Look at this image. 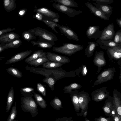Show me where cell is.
I'll use <instances>...</instances> for the list:
<instances>
[{
	"label": "cell",
	"mask_w": 121,
	"mask_h": 121,
	"mask_svg": "<svg viewBox=\"0 0 121 121\" xmlns=\"http://www.w3.org/2000/svg\"><path fill=\"white\" fill-rule=\"evenodd\" d=\"M28 31L36 37H39L40 41L54 42L58 40L57 37L54 34L44 28L36 27Z\"/></svg>",
	"instance_id": "obj_1"
},
{
	"label": "cell",
	"mask_w": 121,
	"mask_h": 121,
	"mask_svg": "<svg viewBox=\"0 0 121 121\" xmlns=\"http://www.w3.org/2000/svg\"><path fill=\"white\" fill-rule=\"evenodd\" d=\"M84 47L80 45L70 43H63L62 46H54L52 50L55 52L71 56L77 52L83 49Z\"/></svg>",
	"instance_id": "obj_2"
},
{
	"label": "cell",
	"mask_w": 121,
	"mask_h": 121,
	"mask_svg": "<svg viewBox=\"0 0 121 121\" xmlns=\"http://www.w3.org/2000/svg\"><path fill=\"white\" fill-rule=\"evenodd\" d=\"M115 70L114 68L104 69L98 76L96 79L94 83V85H97L113 79Z\"/></svg>",
	"instance_id": "obj_3"
},
{
	"label": "cell",
	"mask_w": 121,
	"mask_h": 121,
	"mask_svg": "<svg viewBox=\"0 0 121 121\" xmlns=\"http://www.w3.org/2000/svg\"><path fill=\"white\" fill-rule=\"evenodd\" d=\"M100 47L102 49L107 50V54L110 60H119L121 59V45L113 47H109L104 46H101Z\"/></svg>",
	"instance_id": "obj_4"
},
{
	"label": "cell",
	"mask_w": 121,
	"mask_h": 121,
	"mask_svg": "<svg viewBox=\"0 0 121 121\" xmlns=\"http://www.w3.org/2000/svg\"><path fill=\"white\" fill-rule=\"evenodd\" d=\"M78 96L80 108L81 109L79 115L81 116L84 112L87 111L89 103L91 99L89 94L85 91L78 92Z\"/></svg>",
	"instance_id": "obj_5"
},
{
	"label": "cell",
	"mask_w": 121,
	"mask_h": 121,
	"mask_svg": "<svg viewBox=\"0 0 121 121\" xmlns=\"http://www.w3.org/2000/svg\"><path fill=\"white\" fill-rule=\"evenodd\" d=\"M115 34L113 24V23L109 24L102 30L101 35L96 42L98 43L102 40H111L113 41Z\"/></svg>",
	"instance_id": "obj_6"
},
{
	"label": "cell",
	"mask_w": 121,
	"mask_h": 121,
	"mask_svg": "<svg viewBox=\"0 0 121 121\" xmlns=\"http://www.w3.org/2000/svg\"><path fill=\"white\" fill-rule=\"evenodd\" d=\"M52 6L59 11L71 17H73L82 13L81 10H76L70 7H68L58 3H54Z\"/></svg>",
	"instance_id": "obj_7"
},
{
	"label": "cell",
	"mask_w": 121,
	"mask_h": 121,
	"mask_svg": "<svg viewBox=\"0 0 121 121\" xmlns=\"http://www.w3.org/2000/svg\"><path fill=\"white\" fill-rule=\"evenodd\" d=\"M107 87H103L93 91L91 94L92 100L98 102L105 99L109 96L110 92L107 90Z\"/></svg>",
	"instance_id": "obj_8"
},
{
	"label": "cell",
	"mask_w": 121,
	"mask_h": 121,
	"mask_svg": "<svg viewBox=\"0 0 121 121\" xmlns=\"http://www.w3.org/2000/svg\"><path fill=\"white\" fill-rule=\"evenodd\" d=\"M105 53L101 51L96 52L93 59L94 65L98 67L97 72L99 73L102 67L106 64L107 62L104 57Z\"/></svg>",
	"instance_id": "obj_9"
},
{
	"label": "cell",
	"mask_w": 121,
	"mask_h": 121,
	"mask_svg": "<svg viewBox=\"0 0 121 121\" xmlns=\"http://www.w3.org/2000/svg\"><path fill=\"white\" fill-rule=\"evenodd\" d=\"M46 56L49 60L53 62L65 64L70 61L68 57L49 52H46Z\"/></svg>",
	"instance_id": "obj_10"
},
{
	"label": "cell",
	"mask_w": 121,
	"mask_h": 121,
	"mask_svg": "<svg viewBox=\"0 0 121 121\" xmlns=\"http://www.w3.org/2000/svg\"><path fill=\"white\" fill-rule=\"evenodd\" d=\"M57 27L61 32L69 40L72 39L78 41L79 39L77 34L67 26L58 24Z\"/></svg>",
	"instance_id": "obj_11"
},
{
	"label": "cell",
	"mask_w": 121,
	"mask_h": 121,
	"mask_svg": "<svg viewBox=\"0 0 121 121\" xmlns=\"http://www.w3.org/2000/svg\"><path fill=\"white\" fill-rule=\"evenodd\" d=\"M100 27L97 26H91L88 28L86 32L87 36L89 39H94L96 40L100 37L102 30H99Z\"/></svg>",
	"instance_id": "obj_12"
},
{
	"label": "cell",
	"mask_w": 121,
	"mask_h": 121,
	"mask_svg": "<svg viewBox=\"0 0 121 121\" xmlns=\"http://www.w3.org/2000/svg\"><path fill=\"white\" fill-rule=\"evenodd\" d=\"M32 52L30 50H27L25 51L18 53L7 60L5 64H12L20 61L30 55Z\"/></svg>",
	"instance_id": "obj_13"
},
{
	"label": "cell",
	"mask_w": 121,
	"mask_h": 121,
	"mask_svg": "<svg viewBox=\"0 0 121 121\" xmlns=\"http://www.w3.org/2000/svg\"><path fill=\"white\" fill-rule=\"evenodd\" d=\"M113 103L117 113L121 118V94L116 89H114L112 92Z\"/></svg>",
	"instance_id": "obj_14"
},
{
	"label": "cell",
	"mask_w": 121,
	"mask_h": 121,
	"mask_svg": "<svg viewBox=\"0 0 121 121\" xmlns=\"http://www.w3.org/2000/svg\"><path fill=\"white\" fill-rule=\"evenodd\" d=\"M20 37L18 34L15 32L7 33L0 36V42L4 44L8 43L19 39Z\"/></svg>",
	"instance_id": "obj_15"
},
{
	"label": "cell",
	"mask_w": 121,
	"mask_h": 121,
	"mask_svg": "<svg viewBox=\"0 0 121 121\" xmlns=\"http://www.w3.org/2000/svg\"><path fill=\"white\" fill-rule=\"evenodd\" d=\"M107 98L105 103L102 107V109L105 115L108 117H110L111 111L115 107L113 98L109 96Z\"/></svg>",
	"instance_id": "obj_16"
},
{
	"label": "cell",
	"mask_w": 121,
	"mask_h": 121,
	"mask_svg": "<svg viewBox=\"0 0 121 121\" xmlns=\"http://www.w3.org/2000/svg\"><path fill=\"white\" fill-rule=\"evenodd\" d=\"M33 11L39 13L47 17L53 18H59L60 17V16L58 13L53 12L47 8L42 7L35 9H34Z\"/></svg>",
	"instance_id": "obj_17"
},
{
	"label": "cell",
	"mask_w": 121,
	"mask_h": 121,
	"mask_svg": "<svg viewBox=\"0 0 121 121\" xmlns=\"http://www.w3.org/2000/svg\"><path fill=\"white\" fill-rule=\"evenodd\" d=\"M85 4L91 13L95 16L106 20H109V17L106 16L91 3L87 2Z\"/></svg>",
	"instance_id": "obj_18"
},
{
	"label": "cell",
	"mask_w": 121,
	"mask_h": 121,
	"mask_svg": "<svg viewBox=\"0 0 121 121\" xmlns=\"http://www.w3.org/2000/svg\"><path fill=\"white\" fill-rule=\"evenodd\" d=\"M24 107L32 112L36 111L37 106L34 100L30 97L24 98L22 101Z\"/></svg>",
	"instance_id": "obj_19"
},
{
	"label": "cell",
	"mask_w": 121,
	"mask_h": 121,
	"mask_svg": "<svg viewBox=\"0 0 121 121\" xmlns=\"http://www.w3.org/2000/svg\"><path fill=\"white\" fill-rule=\"evenodd\" d=\"M88 43V45L85 49V55L87 57H90L94 55L96 47L99 45L94 41H90Z\"/></svg>",
	"instance_id": "obj_20"
},
{
	"label": "cell",
	"mask_w": 121,
	"mask_h": 121,
	"mask_svg": "<svg viewBox=\"0 0 121 121\" xmlns=\"http://www.w3.org/2000/svg\"><path fill=\"white\" fill-rule=\"evenodd\" d=\"M96 7L104 15L109 17L111 15L113 8L108 5H102L96 4Z\"/></svg>",
	"instance_id": "obj_21"
},
{
	"label": "cell",
	"mask_w": 121,
	"mask_h": 121,
	"mask_svg": "<svg viewBox=\"0 0 121 121\" xmlns=\"http://www.w3.org/2000/svg\"><path fill=\"white\" fill-rule=\"evenodd\" d=\"M31 43L33 46L43 48H50L55 44L54 42L42 41H32Z\"/></svg>",
	"instance_id": "obj_22"
},
{
	"label": "cell",
	"mask_w": 121,
	"mask_h": 121,
	"mask_svg": "<svg viewBox=\"0 0 121 121\" xmlns=\"http://www.w3.org/2000/svg\"><path fill=\"white\" fill-rule=\"evenodd\" d=\"M78 92V90H76L72 91L70 94L71 100L73 105L74 108L77 112H78L80 109L79 102Z\"/></svg>",
	"instance_id": "obj_23"
},
{
	"label": "cell",
	"mask_w": 121,
	"mask_h": 121,
	"mask_svg": "<svg viewBox=\"0 0 121 121\" xmlns=\"http://www.w3.org/2000/svg\"><path fill=\"white\" fill-rule=\"evenodd\" d=\"M46 52L41 49L35 51L32 55L26 59L25 60V61L27 63L31 61L43 57L46 55Z\"/></svg>",
	"instance_id": "obj_24"
},
{
	"label": "cell",
	"mask_w": 121,
	"mask_h": 121,
	"mask_svg": "<svg viewBox=\"0 0 121 121\" xmlns=\"http://www.w3.org/2000/svg\"><path fill=\"white\" fill-rule=\"evenodd\" d=\"M16 0H3V4L5 10L10 12L15 9L17 6L15 1Z\"/></svg>",
	"instance_id": "obj_25"
},
{
	"label": "cell",
	"mask_w": 121,
	"mask_h": 121,
	"mask_svg": "<svg viewBox=\"0 0 121 121\" xmlns=\"http://www.w3.org/2000/svg\"><path fill=\"white\" fill-rule=\"evenodd\" d=\"M14 88L12 87L8 93L7 100L6 112H8L11 108L14 100Z\"/></svg>",
	"instance_id": "obj_26"
},
{
	"label": "cell",
	"mask_w": 121,
	"mask_h": 121,
	"mask_svg": "<svg viewBox=\"0 0 121 121\" xmlns=\"http://www.w3.org/2000/svg\"><path fill=\"white\" fill-rule=\"evenodd\" d=\"M22 43V40L20 39L15 40L7 44L1 43L4 49L9 48H17L21 46Z\"/></svg>",
	"instance_id": "obj_27"
},
{
	"label": "cell",
	"mask_w": 121,
	"mask_h": 121,
	"mask_svg": "<svg viewBox=\"0 0 121 121\" xmlns=\"http://www.w3.org/2000/svg\"><path fill=\"white\" fill-rule=\"evenodd\" d=\"M56 3H57L65 6L71 7H77L78 4L74 0H53Z\"/></svg>",
	"instance_id": "obj_28"
},
{
	"label": "cell",
	"mask_w": 121,
	"mask_h": 121,
	"mask_svg": "<svg viewBox=\"0 0 121 121\" xmlns=\"http://www.w3.org/2000/svg\"><path fill=\"white\" fill-rule=\"evenodd\" d=\"M49 61V60L45 55L43 57L31 61L27 63L31 65L37 67Z\"/></svg>",
	"instance_id": "obj_29"
},
{
	"label": "cell",
	"mask_w": 121,
	"mask_h": 121,
	"mask_svg": "<svg viewBox=\"0 0 121 121\" xmlns=\"http://www.w3.org/2000/svg\"><path fill=\"white\" fill-rule=\"evenodd\" d=\"M82 86L78 83H73L65 87L63 89L64 93L71 94L73 90H78L81 88Z\"/></svg>",
	"instance_id": "obj_30"
},
{
	"label": "cell",
	"mask_w": 121,
	"mask_h": 121,
	"mask_svg": "<svg viewBox=\"0 0 121 121\" xmlns=\"http://www.w3.org/2000/svg\"><path fill=\"white\" fill-rule=\"evenodd\" d=\"M64 64L49 61L44 63L42 65L44 68L52 69L58 68Z\"/></svg>",
	"instance_id": "obj_31"
},
{
	"label": "cell",
	"mask_w": 121,
	"mask_h": 121,
	"mask_svg": "<svg viewBox=\"0 0 121 121\" xmlns=\"http://www.w3.org/2000/svg\"><path fill=\"white\" fill-rule=\"evenodd\" d=\"M7 72L9 74L15 77L21 78L23 75L20 71L18 69L13 67H10L6 69Z\"/></svg>",
	"instance_id": "obj_32"
},
{
	"label": "cell",
	"mask_w": 121,
	"mask_h": 121,
	"mask_svg": "<svg viewBox=\"0 0 121 121\" xmlns=\"http://www.w3.org/2000/svg\"><path fill=\"white\" fill-rule=\"evenodd\" d=\"M22 37L25 40L30 42L32 40H35L36 37L28 30L24 31L22 34Z\"/></svg>",
	"instance_id": "obj_33"
},
{
	"label": "cell",
	"mask_w": 121,
	"mask_h": 121,
	"mask_svg": "<svg viewBox=\"0 0 121 121\" xmlns=\"http://www.w3.org/2000/svg\"><path fill=\"white\" fill-rule=\"evenodd\" d=\"M34 95L35 100L39 105L42 108H45L46 106V103L41 96L39 94L36 93H35Z\"/></svg>",
	"instance_id": "obj_34"
},
{
	"label": "cell",
	"mask_w": 121,
	"mask_h": 121,
	"mask_svg": "<svg viewBox=\"0 0 121 121\" xmlns=\"http://www.w3.org/2000/svg\"><path fill=\"white\" fill-rule=\"evenodd\" d=\"M98 43L99 46H104L109 47H113L121 45V44H117L113 41L109 40L106 41L102 40Z\"/></svg>",
	"instance_id": "obj_35"
},
{
	"label": "cell",
	"mask_w": 121,
	"mask_h": 121,
	"mask_svg": "<svg viewBox=\"0 0 121 121\" xmlns=\"http://www.w3.org/2000/svg\"><path fill=\"white\" fill-rule=\"evenodd\" d=\"M41 21L43 22L45 24L51 28L55 32L59 34H60L56 30L55 28L56 27H57L59 24L47 20L43 19Z\"/></svg>",
	"instance_id": "obj_36"
},
{
	"label": "cell",
	"mask_w": 121,
	"mask_h": 121,
	"mask_svg": "<svg viewBox=\"0 0 121 121\" xmlns=\"http://www.w3.org/2000/svg\"><path fill=\"white\" fill-rule=\"evenodd\" d=\"M16 103V101L14 105L12 108L7 121H13L15 119L17 114Z\"/></svg>",
	"instance_id": "obj_37"
},
{
	"label": "cell",
	"mask_w": 121,
	"mask_h": 121,
	"mask_svg": "<svg viewBox=\"0 0 121 121\" xmlns=\"http://www.w3.org/2000/svg\"><path fill=\"white\" fill-rule=\"evenodd\" d=\"M43 81L48 85L52 90H54V86L55 82L54 78L51 77H48L45 78Z\"/></svg>",
	"instance_id": "obj_38"
},
{
	"label": "cell",
	"mask_w": 121,
	"mask_h": 121,
	"mask_svg": "<svg viewBox=\"0 0 121 121\" xmlns=\"http://www.w3.org/2000/svg\"><path fill=\"white\" fill-rule=\"evenodd\" d=\"M113 41L117 44H121V29L115 33Z\"/></svg>",
	"instance_id": "obj_39"
},
{
	"label": "cell",
	"mask_w": 121,
	"mask_h": 121,
	"mask_svg": "<svg viewBox=\"0 0 121 121\" xmlns=\"http://www.w3.org/2000/svg\"><path fill=\"white\" fill-rule=\"evenodd\" d=\"M37 91L44 96H46V91L45 87L41 84L38 83L37 85Z\"/></svg>",
	"instance_id": "obj_40"
},
{
	"label": "cell",
	"mask_w": 121,
	"mask_h": 121,
	"mask_svg": "<svg viewBox=\"0 0 121 121\" xmlns=\"http://www.w3.org/2000/svg\"><path fill=\"white\" fill-rule=\"evenodd\" d=\"M34 91V89L33 88L30 87H26L21 88L20 91L22 94L25 95L26 94L28 93L33 92Z\"/></svg>",
	"instance_id": "obj_41"
},
{
	"label": "cell",
	"mask_w": 121,
	"mask_h": 121,
	"mask_svg": "<svg viewBox=\"0 0 121 121\" xmlns=\"http://www.w3.org/2000/svg\"><path fill=\"white\" fill-rule=\"evenodd\" d=\"M95 1L96 4L107 5L114 2L113 0H92Z\"/></svg>",
	"instance_id": "obj_42"
},
{
	"label": "cell",
	"mask_w": 121,
	"mask_h": 121,
	"mask_svg": "<svg viewBox=\"0 0 121 121\" xmlns=\"http://www.w3.org/2000/svg\"><path fill=\"white\" fill-rule=\"evenodd\" d=\"M52 104L56 108H59L61 107V102L60 100L56 97H55L52 100Z\"/></svg>",
	"instance_id": "obj_43"
},
{
	"label": "cell",
	"mask_w": 121,
	"mask_h": 121,
	"mask_svg": "<svg viewBox=\"0 0 121 121\" xmlns=\"http://www.w3.org/2000/svg\"><path fill=\"white\" fill-rule=\"evenodd\" d=\"M95 121H113L112 118L111 117L106 118L100 116L99 117L94 119Z\"/></svg>",
	"instance_id": "obj_44"
},
{
	"label": "cell",
	"mask_w": 121,
	"mask_h": 121,
	"mask_svg": "<svg viewBox=\"0 0 121 121\" xmlns=\"http://www.w3.org/2000/svg\"><path fill=\"white\" fill-rule=\"evenodd\" d=\"M15 29V28L9 27L0 30V36L8 32H10L14 30Z\"/></svg>",
	"instance_id": "obj_45"
},
{
	"label": "cell",
	"mask_w": 121,
	"mask_h": 121,
	"mask_svg": "<svg viewBox=\"0 0 121 121\" xmlns=\"http://www.w3.org/2000/svg\"><path fill=\"white\" fill-rule=\"evenodd\" d=\"M27 9L26 8H23L20 9L18 12V15L20 17H22L25 16L27 11Z\"/></svg>",
	"instance_id": "obj_46"
},
{
	"label": "cell",
	"mask_w": 121,
	"mask_h": 121,
	"mask_svg": "<svg viewBox=\"0 0 121 121\" xmlns=\"http://www.w3.org/2000/svg\"><path fill=\"white\" fill-rule=\"evenodd\" d=\"M81 69V73L83 76H85L86 75L87 72V67L85 65H82L80 67Z\"/></svg>",
	"instance_id": "obj_47"
},
{
	"label": "cell",
	"mask_w": 121,
	"mask_h": 121,
	"mask_svg": "<svg viewBox=\"0 0 121 121\" xmlns=\"http://www.w3.org/2000/svg\"><path fill=\"white\" fill-rule=\"evenodd\" d=\"M43 15L39 13H36L33 16V17L38 20L42 21L43 20Z\"/></svg>",
	"instance_id": "obj_48"
},
{
	"label": "cell",
	"mask_w": 121,
	"mask_h": 121,
	"mask_svg": "<svg viewBox=\"0 0 121 121\" xmlns=\"http://www.w3.org/2000/svg\"><path fill=\"white\" fill-rule=\"evenodd\" d=\"M112 118L113 121H121V118H120L117 113Z\"/></svg>",
	"instance_id": "obj_49"
},
{
	"label": "cell",
	"mask_w": 121,
	"mask_h": 121,
	"mask_svg": "<svg viewBox=\"0 0 121 121\" xmlns=\"http://www.w3.org/2000/svg\"><path fill=\"white\" fill-rule=\"evenodd\" d=\"M117 113V111L115 107H114L111 112V117L112 118L116 115Z\"/></svg>",
	"instance_id": "obj_50"
},
{
	"label": "cell",
	"mask_w": 121,
	"mask_h": 121,
	"mask_svg": "<svg viewBox=\"0 0 121 121\" xmlns=\"http://www.w3.org/2000/svg\"><path fill=\"white\" fill-rule=\"evenodd\" d=\"M116 21L118 25L121 28V18H117Z\"/></svg>",
	"instance_id": "obj_51"
},
{
	"label": "cell",
	"mask_w": 121,
	"mask_h": 121,
	"mask_svg": "<svg viewBox=\"0 0 121 121\" xmlns=\"http://www.w3.org/2000/svg\"><path fill=\"white\" fill-rule=\"evenodd\" d=\"M4 49L1 44H0V53L4 50Z\"/></svg>",
	"instance_id": "obj_52"
},
{
	"label": "cell",
	"mask_w": 121,
	"mask_h": 121,
	"mask_svg": "<svg viewBox=\"0 0 121 121\" xmlns=\"http://www.w3.org/2000/svg\"><path fill=\"white\" fill-rule=\"evenodd\" d=\"M53 22L55 23L57 22H59V18H55L53 20Z\"/></svg>",
	"instance_id": "obj_53"
},
{
	"label": "cell",
	"mask_w": 121,
	"mask_h": 121,
	"mask_svg": "<svg viewBox=\"0 0 121 121\" xmlns=\"http://www.w3.org/2000/svg\"><path fill=\"white\" fill-rule=\"evenodd\" d=\"M87 111H85L84 112L83 115V116L85 117L87 116Z\"/></svg>",
	"instance_id": "obj_54"
},
{
	"label": "cell",
	"mask_w": 121,
	"mask_h": 121,
	"mask_svg": "<svg viewBox=\"0 0 121 121\" xmlns=\"http://www.w3.org/2000/svg\"><path fill=\"white\" fill-rule=\"evenodd\" d=\"M5 58L4 57H0V61L4 59Z\"/></svg>",
	"instance_id": "obj_55"
},
{
	"label": "cell",
	"mask_w": 121,
	"mask_h": 121,
	"mask_svg": "<svg viewBox=\"0 0 121 121\" xmlns=\"http://www.w3.org/2000/svg\"><path fill=\"white\" fill-rule=\"evenodd\" d=\"M85 121H90L88 119L86 118H85Z\"/></svg>",
	"instance_id": "obj_56"
},
{
	"label": "cell",
	"mask_w": 121,
	"mask_h": 121,
	"mask_svg": "<svg viewBox=\"0 0 121 121\" xmlns=\"http://www.w3.org/2000/svg\"><path fill=\"white\" fill-rule=\"evenodd\" d=\"M69 121L67 120V121Z\"/></svg>",
	"instance_id": "obj_57"
}]
</instances>
